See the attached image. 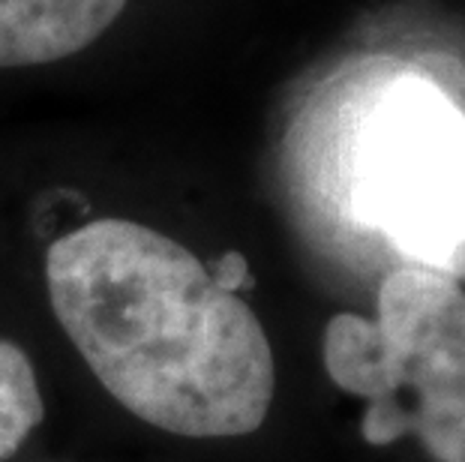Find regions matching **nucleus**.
I'll return each instance as SVG.
<instances>
[{
  "instance_id": "nucleus-1",
  "label": "nucleus",
  "mask_w": 465,
  "mask_h": 462,
  "mask_svg": "<svg viewBox=\"0 0 465 462\" xmlns=\"http://www.w3.org/2000/svg\"><path fill=\"white\" fill-rule=\"evenodd\" d=\"M52 310L126 411L186 438L255 432L276 369L255 312L177 241L94 220L45 255Z\"/></svg>"
},
{
  "instance_id": "nucleus-2",
  "label": "nucleus",
  "mask_w": 465,
  "mask_h": 462,
  "mask_svg": "<svg viewBox=\"0 0 465 462\" xmlns=\"http://www.w3.org/2000/svg\"><path fill=\"white\" fill-rule=\"evenodd\" d=\"M324 369L366 399L361 436L384 447L414 436L432 462H465V289L405 264L381 280L375 319L340 312L324 328Z\"/></svg>"
},
{
  "instance_id": "nucleus-3",
  "label": "nucleus",
  "mask_w": 465,
  "mask_h": 462,
  "mask_svg": "<svg viewBox=\"0 0 465 462\" xmlns=\"http://www.w3.org/2000/svg\"><path fill=\"white\" fill-rule=\"evenodd\" d=\"M358 195L370 225L420 268L465 273V114L409 82L375 117Z\"/></svg>"
},
{
  "instance_id": "nucleus-4",
  "label": "nucleus",
  "mask_w": 465,
  "mask_h": 462,
  "mask_svg": "<svg viewBox=\"0 0 465 462\" xmlns=\"http://www.w3.org/2000/svg\"><path fill=\"white\" fill-rule=\"evenodd\" d=\"M126 0H0V70L43 66L94 45Z\"/></svg>"
},
{
  "instance_id": "nucleus-5",
  "label": "nucleus",
  "mask_w": 465,
  "mask_h": 462,
  "mask_svg": "<svg viewBox=\"0 0 465 462\" xmlns=\"http://www.w3.org/2000/svg\"><path fill=\"white\" fill-rule=\"evenodd\" d=\"M43 415L45 408L31 360L15 342L0 339V459L13 457L25 445Z\"/></svg>"
},
{
  "instance_id": "nucleus-6",
  "label": "nucleus",
  "mask_w": 465,
  "mask_h": 462,
  "mask_svg": "<svg viewBox=\"0 0 465 462\" xmlns=\"http://www.w3.org/2000/svg\"><path fill=\"white\" fill-rule=\"evenodd\" d=\"M213 277H216V282L223 285V289L237 291V289H241V285L246 282V261H243L237 252H229V255L223 259L220 268L213 270Z\"/></svg>"
}]
</instances>
